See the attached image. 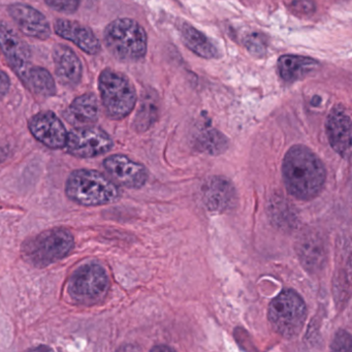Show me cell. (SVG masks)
Returning <instances> with one entry per match:
<instances>
[{"label": "cell", "mask_w": 352, "mask_h": 352, "mask_svg": "<svg viewBox=\"0 0 352 352\" xmlns=\"http://www.w3.org/2000/svg\"><path fill=\"white\" fill-rule=\"evenodd\" d=\"M282 177L289 195L298 201H311L322 190L327 170L320 158L306 146H292L284 156Z\"/></svg>", "instance_id": "1"}, {"label": "cell", "mask_w": 352, "mask_h": 352, "mask_svg": "<svg viewBox=\"0 0 352 352\" xmlns=\"http://www.w3.org/2000/svg\"><path fill=\"white\" fill-rule=\"evenodd\" d=\"M65 192L72 201L87 207L114 203L120 197V191L113 181L90 170L72 173L67 181Z\"/></svg>", "instance_id": "2"}, {"label": "cell", "mask_w": 352, "mask_h": 352, "mask_svg": "<svg viewBox=\"0 0 352 352\" xmlns=\"http://www.w3.org/2000/svg\"><path fill=\"white\" fill-rule=\"evenodd\" d=\"M109 51L119 60L137 61L147 52V34L135 20L117 19L104 32Z\"/></svg>", "instance_id": "3"}, {"label": "cell", "mask_w": 352, "mask_h": 352, "mask_svg": "<svg viewBox=\"0 0 352 352\" xmlns=\"http://www.w3.org/2000/svg\"><path fill=\"white\" fill-rule=\"evenodd\" d=\"M74 246L75 240L69 230L54 228L26 241L22 247V255L34 267H45L65 258Z\"/></svg>", "instance_id": "4"}, {"label": "cell", "mask_w": 352, "mask_h": 352, "mask_svg": "<svg viewBox=\"0 0 352 352\" xmlns=\"http://www.w3.org/2000/svg\"><path fill=\"white\" fill-rule=\"evenodd\" d=\"M267 316L272 327L280 336L285 339H294L304 327L306 304L298 292L285 289L270 302Z\"/></svg>", "instance_id": "5"}, {"label": "cell", "mask_w": 352, "mask_h": 352, "mask_svg": "<svg viewBox=\"0 0 352 352\" xmlns=\"http://www.w3.org/2000/svg\"><path fill=\"white\" fill-rule=\"evenodd\" d=\"M102 104L110 118H125L137 102V92L129 78L113 69H104L100 77Z\"/></svg>", "instance_id": "6"}, {"label": "cell", "mask_w": 352, "mask_h": 352, "mask_svg": "<svg viewBox=\"0 0 352 352\" xmlns=\"http://www.w3.org/2000/svg\"><path fill=\"white\" fill-rule=\"evenodd\" d=\"M69 294L78 304L91 306L102 302L109 290L106 270L98 263H88L78 269L69 282Z\"/></svg>", "instance_id": "7"}, {"label": "cell", "mask_w": 352, "mask_h": 352, "mask_svg": "<svg viewBox=\"0 0 352 352\" xmlns=\"http://www.w3.org/2000/svg\"><path fill=\"white\" fill-rule=\"evenodd\" d=\"M65 148L76 157L91 158L110 151L113 141L106 131L90 125L78 127L67 133Z\"/></svg>", "instance_id": "8"}, {"label": "cell", "mask_w": 352, "mask_h": 352, "mask_svg": "<svg viewBox=\"0 0 352 352\" xmlns=\"http://www.w3.org/2000/svg\"><path fill=\"white\" fill-rule=\"evenodd\" d=\"M329 145L341 157L349 158L351 154V119L345 107L335 106L325 123Z\"/></svg>", "instance_id": "9"}, {"label": "cell", "mask_w": 352, "mask_h": 352, "mask_svg": "<svg viewBox=\"0 0 352 352\" xmlns=\"http://www.w3.org/2000/svg\"><path fill=\"white\" fill-rule=\"evenodd\" d=\"M203 201L209 211L224 213L236 206L238 197L234 184L224 177L214 176L204 183Z\"/></svg>", "instance_id": "10"}, {"label": "cell", "mask_w": 352, "mask_h": 352, "mask_svg": "<svg viewBox=\"0 0 352 352\" xmlns=\"http://www.w3.org/2000/svg\"><path fill=\"white\" fill-rule=\"evenodd\" d=\"M296 250L302 267L310 273H317L324 267L327 261V242L317 230L302 232L296 242Z\"/></svg>", "instance_id": "11"}, {"label": "cell", "mask_w": 352, "mask_h": 352, "mask_svg": "<svg viewBox=\"0 0 352 352\" xmlns=\"http://www.w3.org/2000/svg\"><path fill=\"white\" fill-rule=\"evenodd\" d=\"M30 131L38 142L51 149L65 147L67 131L54 113L41 112L32 117Z\"/></svg>", "instance_id": "12"}, {"label": "cell", "mask_w": 352, "mask_h": 352, "mask_svg": "<svg viewBox=\"0 0 352 352\" xmlns=\"http://www.w3.org/2000/svg\"><path fill=\"white\" fill-rule=\"evenodd\" d=\"M104 166L115 181L129 188H141L147 182V168L127 156H109L104 160Z\"/></svg>", "instance_id": "13"}, {"label": "cell", "mask_w": 352, "mask_h": 352, "mask_svg": "<svg viewBox=\"0 0 352 352\" xmlns=\"http://www.w3.org/2000/svg\"><path fill=\"white\" fill-rule=\"evenodd\" d=\"M0 48L17 75L32 65V54L28 45L3 22H0Z\"/></svg>", "instance_id": "14"}, {"label": "cell", "mask_w": 352, "mask_h": 352, "mask_svg": "<svg viewBox=\"0 0 352 352\" xmlns=\"http://www.w3.org/2000/svg\"><path fill=\"white\" fill-rule=\"evenodd\" d=\"M9 14L19 30L26 36L38 40L50 38V24L38 10L23 3H15L9 8Z\"/></svg>", "instance_id": "15"}, {"label": "cell", "mask_w": 352, "mask_h": 352, "mask_svg": "<svg viewBox=\"0 0 352 352\" xmlns=\"http://www.w3.org/2000/svg\"><path fill=\"white\" fill-rule=\"evenodd\" d=\"M57 79L67 87L77 86L81 81L83 67L79 57L69 47L56 45L53 50Z\"/></svg>", "instance_id": "16"}, {"label": "cell", "mask_w": 352, "mask_h": 352, "mask_svg": "<svg viewBox=\"0 0 352 352\" xmlns=\"http://www.w3.org/2000/svg\"><path fill=\"white\" fill-rule=\"evenodd\" d=\"M55 32L65 40L71 41L88 54H96L100 49V41L91 30L71 20H57Z\"/></svg>", "instance_id": "17"}, {"label": "cell", "mask_w": 352, "mask_h": 352, "mask_svg": "<svg viewBox=\"0 0 352 352\" xmlns=\"http://www.w3.org/2000/svg\"><path fill=\"white\" fill-rule=\"evenodd\" d=\"M98 115L100 106L96 96L91 94L76 98L65 113V119L78 127L90 126L98 121Z\"/></svg>", "instance_id": "18"}, {"label": "cell", "mask_w": 352, "mask_h": 352, "mask_svg": "<svg viewBox=\"0 0 352 352\" xmlns=\"http://www.w3.org/2000/svg\"><path fill=\"white\" fill-rule=\"evenodd\" d=\"M280 77L288 83L298 81L318 67L319 63L310 57L283 55L277 63Z\"/></svg>", "instance_id": "19"}, {"label": "cell", "mask_w": 352, "mask_h": 352, "mask_svg": "<svg viewBox=\"0 0 352 352\" xmlns=\"http://www.w3.org/2000/svg\"><path fill=\"white\" fill-rule=\"evenodd\" d=\"M180 32L185 46L197 56L206 59L219 58L220 52L217 47L203 32L186 23L181 26Z\"/></svg>", "instance_id": "20"}, {"label": "cell", "mask_w": 352, "mask_h": 352, "mask_svg": "<svg viewBox=\"0 0 352 352\" xmlns=\"http://www.w3.org/2000/svg\"><path fill=\"white\" fill-rule=\"evenodd\" d=\"M18 76L24 85L36 96L49 98L54 96L56 92L54 79L51 74L43 67H34L32 65Z\"/></svg>", "instance_id": "21"}, {"label": "cell", "mask_w": 352, "mask_h": 352, "mask_svg": "<svg viewBox=\"0 0 352 352\" xmlns=\"http://www.w3.org/2000/svg\"><path fill=\"white\" fill-rule=\"evenodd\" d=\"M158 116L157 98L154 92H145L135 116V129L138 131H148L155 123Z\"/></svg>", "instance_id": "22"}, {"label": "cell", "mask_w": 352, "mask_h": 352, "mask_svg": "<svg viewBox=\"0 0 352 352\" xmlns=\"http://www.w3.org/2000/svg\"><path fill=\"white\" fill-rule=\"evenodd\" d=\"M195 146L199 151L210 155H219L228 148V141L226 135L216 129H208L203 131L195 141Z\"/></svg>", "instance_id": "23"}, {"label": "cell", "mask_w": 352, "mask_h": 352, "mask_svg": "<svg viewBox=\"0 0 352 352\" xmlns=\"http://www.w3.org/2000/svg\"><path fill=\"white\" fill-rule=\"evenodd\" d=\"M244 44L247 50L253 56L263 57L265 56V52H267V41H265L263 34H256V32L248 34L245 38Z\"/></svg>", "instance_id": "24"}, {"label": "cell", "mask_w": 352, "mask_h": 352, "mask_svg": "<svg viewBox=\"0 0 352 352\" xmlns=\"http://www.w3.org/2000/svg\"><path fill=\"white\" fill-rule=\"evenodd\" d=\"M288 9L298 17H310L316 11V5L313 0H292Z\"/></svg>", "instance_id": "25"}, {"label": "cell", "mask_w": 352, "mask_h": 352, "mask_svg": "<svg viewBox=\"0 0 352 352\" xmlns=\"http://www.w3.org/2000/svg\"><path fill=\"white\" fill-rule=\"evenodd\" d=\"M351 336L346 331H339L333 337L331 349L333 351H348L352 350Z\"/></svg>", "instance_id": "26"}, {"label": "cell", "mask_w": 352, "mask_h": 352, "mask_svg": "<svg viewBox=\"0 0 352 352\" xmlns=\"http://www.w3.org/2000/svg\"><path fill=\"white\" fill-rule=\"evenodd\" d=\"M49 7L60 13L71 14L77 11L80 0H45Z\"/></svg>", "instance_id": "27"}, {"label": "cell", "mask_w": 352, "mask_h": 352, "mask_svg": "<svg viewBox=\"0 0 352 352\" xmlns=\"http://www.w3.org/2000/svg\"><path fill=\"white\" fill-rule=\"evenodd\" d=\"M10 89V79L7 74L0 71V100L7 96Z\"/></svg>", "instance_id": "28"}, {"label": "cell", "mask_w": 352, "mask_h": 352, "mask_svg": "<svg viewBox=\"0 0 352 352\" xmlns=\"http://www.w3.org/2000/svg\"><path fill=\"white\" fill-rule=\"evenodd\" d=\"M151 350L152 351H174L172 347L166 345L155 346Z\"/></svg>", "instance_id": "29"}]
</instances>
